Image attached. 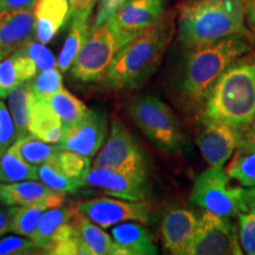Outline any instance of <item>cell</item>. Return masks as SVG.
Wrapping results in <instances>:
<instances>
[{
	"label": "cell",
	"mask_w": 255,
	"mask_h": 255,
	"mask_svg": "<svg viewBox=\"0 0 255 255\" xmlns=\"http://www.w3.org/2000/svg\"><path fill=\"white\" fill-rule=\"evenodd\" d=\"M199 122H213L245 132L255 120V47L221 73L196 113Z\"/></svg>",
	"instance_id": "2"
},
{
	"label": "cell",
	"mask_w": 255,
	"mask_h": 255,
	"mask_svg": "<svg viewBox=\"0 0 255 255\" xmlns=\"http://www.w3.org/2000/svg\"><path fill=\"white\" fill-rule=\"evenodd\" d=\"M239 145L252 149V150H255V120L253 121V123L247 128L246 131L244 132L241 142Z\"/></svg>",
	"instance_id": "43"
},
{
	"label": "cell",
	"mask_w": 255,
	"mask_h": 255,
	"mask_svg": "<svg viewBox=\"0 0 255 255\" xmlns=\"http://www.w3.org/2000/svg\"><path fill=\"white\" fill-rule=\"evenodd\" d=\"M34 32V7L0 12V62L20 49Z\"/></svg>",
	"instance_id": "16"
},
{
	"label": "cell",
	"mask_w": 255,
	"mask_h": 255,
	"mask_svg": "<svg viewBox=\"0 0 255 255\" xmlns=\"http://www.w3.org/2000/svg\"><path fill=\"white\" fill-rule=\"evenodd\" d=\"M37 70L34 60L21 49L2 59L0 62V100L7 98L14 88L30 82L37 75Z\"/></svg>",
	"instance_id": "21"
},
{
	"label": "cell",
	"mask_w": 255,
	"mask_h": 255,
	"mask_svg": "<svg viewBox=\"0 0 255 255\" xmlns=\"http://www.w3.org/2000/svg\"><path fill=\"white\" fill-rule=\"evenodd\" d=\"M69 0H38L34 5V36L41 44L55 38L69 20Z\"/></svg>",
	"instance_id": "19"
},
{
	"label": "cell",
	"mask_w": 255,
	"mask_h": 255,
	"mask_svg": "<svg viewBox=\"0 0 255 255\" xmlns=\"http://www.w3.org/2000/svg\"><path fill=\"white\" fill-rule=\"evenodd\" d=\"M11 146L25 162L36 167L55 159L60 150L58 145L41 141L32 133L19 137Z\"/></svg>",
	"instance_id": "25"
},
{
	"label": "cell",
	"mask_w": 255,
	"mask_h": 255,
	"mask_svg": "<svg viewBox=\"0 0 255 255\" xmlns=\"http://www.w3.org/2000/svg\"><path fill=\"white\" fill-rule=\"evenodd\" d=\"M196 143L210 167H221L229 161L240 144L244 132L225 124L199 122Z\"/></svg>",
	"instance_id": "14"
},
{
	"label": "cell",
	"mask_w": 255,
	"mask_h": 255,
	"mask_svg": "<svg viewBox=\"0 0 255 255\" xmlns=\"http://www.w3.org/2000/svg\"><path fill=\"white\" fill-rule=\"evenodd\" d=\"M17 206H6L0 202V238L6 233L12 232V222Z\"/></svg>",
	"instance_id": "40"
},
{
	"label": "cell",
	"mask_w": 255,
	"mask_h": 255,
	"mask_svg": "<svg viewBox=\"0 0 255 255\" xmlns=\"http://www.w3.org/2000/svg\"><path fill=\"white\" fill-rule=\"evenodd\" d=\"M56 163L64 174L77 180L84 187V180L91 169V158L71 150L60 149L56 157Z\"/></svg>",
	"instance_id": "32"
},
{
	"label": "cell",
	"mask_w": 255,
	"mask_h": 255,
	"mask_svg": "<svg viewBox=\"0 0 255 255\" xmlns=\"http://www.w3.org/2000/svg\"><path fill=\"white\" fill-rule=\"evenodd\" d=\"M84 187L97 188L108 195L129 201H145L150 193L148 173L91 168Z\"/></svg>",
	"instance_id": "12"
},
{
	"label": "cell",
	"mask_w": 255,
	"mask_h": 255,
	"mask_svg": "<svg viewBox=\"0 0 255 255\" xmlns=\"http://www.w3.org/2000/svg\"><path fill=\"white\" fill-rule=\"evenodd\" d=\"M227 175L241 187H255V150L239 145L227 165Z\"/></svg>",
	"instance_id": "28"
},
{
	"label": "cell",
	"mask_w": 255,
	"mask_h": 255,
	"mask_svg": "<svg viewBox=\"0 0 255 255\" xmlns=\"http://www.w3.org/2000/svg\"><path fill=\"white\" fill-rule=\"evenodd\" d=\"M17 139L15 127L11 114L6 109L4 102L0 100V157Z\"/></svg>",
	"instance_id": "36"
},
{
	"label": "cell",
	"mask_w": 255,
	"mask_h": 255,
	"mask_svg": "<svg viewBox=\"0 0 255 255\" xmlns=\"http://www.w3.org/2000/svg\"><path fill=\"white\" fill-rule=\"evenodd\" d=\"M167 0H127L107 24L123 46L152 26L165 13Z\"/></svg>",
	"instance_id": "11"
},
{
	"label": "cell",
	"mask_w": 255,
	"mask_h": 255,
	"mask_svg": "<svg viewBox=\"0 0 255 255\" xmlns=\"http://www.w3.org/2000/svg\"><path fill=\"white\" fill-rule=\"evenodd\" d=\"M71 222L75 227V235L79 245V254L115 255L113 238L100 226L78 212V209L71 219Z\"/></svg>",
	"instance_id": "20"
},
{
	"label": "cell",
	"mask_w": 255,
	"mask_h": 255,
	"mask_svg": "<svg viewBox=\"0 0 255 255\" xmlns=\"http://www.w3.org/2000/svg\"><path fill=\"white\" fill-rule=\"evenodd\" d=\"M58 206L62 205L58 202H55V201L28 206H17L13 222H12V232L18 235H21V237L30 238L32 233L34 232V229L37 228L39 220L44 213L47 209Z\"/></svg>",
	"instance_id": "29"
},
{
	"label": "cell",
	"mask_w": 255,
	"mask_h": 255,
	"mask_svg": "<svg viewBox=\"0 0 255 255\" xmlns=\"http://www.w3.org/2000/svg\"><path fill=\"white\" fill-rule=\"evenodd\" d=\"M126 1L127 0H100V1H98L97 12H96V17L94 20V27H98L104 23H107L108 19H109Z\"/></svg>",
	"instance_id": "38"
},
{
	"label": "cell",
	"mask_w": 255,
	"mask_h": 255,
	"mask_svg": "<svg viewBox=\"0 0 255 255\" xmlns=\"http://www.w3.org/2000/svg\"><path fill=\"white\" fill-rule=\"evenodd\" d=\"M8 111L13 120L17 138L27 135L28 121H30L32 102L34 98V92L32 90L31 83H23L14 88L7 96Z\"/></svg>",
	"instance_id": "24"
},
{
	"label": "cell",
	"mask_w": 255,
	"mask_h": 255,
	"mask_svg": "<svg viewBox=\"0 0 255 255\" xmlns=\"http://www.w3.org/2000/svg\"><path fill=\"white\" fill-rule=\"evenodd\" d=\"M122 47L123 44L107 23L92 27L71 65V75L82 82L100 81Z\"/></svg>",
	"instance_id": "7"
},
{
	"label": "cell",
	"mask_w": 255,
	"mask_h": 255,
	"mask_svg": "<svg viewBox=\"0 0 255 255\" xmlns=\"http://www.w3.org/2000/svg\"><path fill=\"white\" fill-rule=\"evenodd\" d=\"M239 242L241 250L248 255H255V213L248 212L239 214Z\"/></svg>",
	"instance_id": "34"
},
{
	"label": "cell",
	"mask_w": 255,
	"mask_h": 255,
	"mask_svg": "<svg viewBox=\"0 0 255 255\" xmlns=\"http://www.w3.org/2000/svg\"><path fill=\"white\" fill-rule=\"evenodd\" d=\"M240 33L253 34L245 19V0H188L181 7L177 40L184 47Z\"/></svg>",
	"instance_id": "4"
},
{
	"label": "cell",
	"mask_w": 255,
	"mask_h": 255,
	"mask_svg": "<svg viewBox=\"0 0 255 255\" xmlns=\"http://www.w3.org/2000/svg\"><path fill=\"white\" fill-rule=\"evenodd\" d=\"M128 113L159 150L173 154L182 149L186 139L182 127L163 101L151 95L139 96L128 107Z\"/></svg>",
	"instance_id": "5"
},
{
	"label": "cell",
	"mask_w": 255,
	"mask_h": 255,
	"mask_svg": "<svg viewBox=\"0 0 255 255\" xmlns=\"http://www.w3.org/2000/svg\"><path fill=\"white\" fill-rule=\"evenodd\" d=\"M105 136V115L97 110H89L77 122L63 127L62 138L57 145L63 150H71L91 158L103 145Z\"/></svg>",
	"instance_id": "13"
},
{
	"label": "cell",
	"mask_w": 255,
	"mask_h": 255,
	"mask_svg": "<svg viewBox=\"0 0 255 255\" xmlns=\"http://www.w3.org/2000/svg\"><path fill=\"white\" fill-rule=\"evenodd\" d=\"M244 254L238 228L229 218L203 210L197 215L195 237L187 255Z\"/></svg>",
	"instance_id": "8"
},
{
	"label": "cell",
	"mask_w": 255,
	"mask_h": 255,
	"mask_svg": "<svg viewBox=\"0 0 255 255\" xmlns=\"http://www.w3.org/2000/svg\"><path fill=\"white\" fill-rule=\"evenodd\" d=\"M246 203L248 210L255 213V187L246 190Z\"/></svg>",
	"instance_id": "44"
},
{
	"label": "cell",
	"mask_w": 255,
	"mask_h": 255,
	"mask_svg": "<svg viewBox=\"0 0 255 255\" xmlns=\"http://www.w3.org/2000/svg\"><path fill=\"white\" fill-rule=\"evenodd\" d=\"M38 0H0V12L34 7Z\"/></svg>",
	"instance_id": "41"
},
{
	"label": "cell",
	"mask_w": 255,
	"mask_h": 255,
	"mask_svg": "<svg viewBox=\"0 0 255 255\" xmlns=\"http://www.w3.org/2000/svg\"><path fill=\"white\" fill-rule=\"evenodd\" d=\"M39 180L38 168L25 162L12 146L0 157V183Z\"/></svg>",
	"instance_id": "27"
},
{
	"label": "cell",
	"mask_w": 255,
	"mask_h": 255,
	"mask_svg": "<svg viewBox=\"0 0 255 255\" xmlns=\"http://www.w3.org/2000/svg\"><path fill=\"white\" fill-rule=\"evenodd\" d=\"M37 168L39 180L57 193H76L79 188L83 187V184L79 181L73 180L60 170L56 163V158L38 165Z\"/></svg>",
	"instance_id": "31"
},
{
	"label": "cell",
	"mask_w": 255,
	"mask_h": 255,
	"mask_svg": "<svg viewBox=\"0 0 255 255\" xmlns=\"http://www.w3.org/2000/svg\"><path fill=\"white\" fill-rule=\"evenodd\" d=\"M94 167L148 173L142 146L128 128L117 119L111 122L110 135L101 151L96 155Z\"/></svg>",
	"instance_id": "9"
},
{
	"label": "cell",
	"mask_w": 255,
	"mask_h": 255,
	"mask_svg": "<svg viewBox=\"0 0 255 255\" xmlns=\"http://www.w3.org/2000/svg\"><path fill=\"white\" fill-rule=\"evenodd\" d=\"M49 201L63 205L64 196L38 180L0 183V202L6 206H28Z\"/></svg>",
	"instance_id": "18"
},
{
	"label": "cell",
	"mask_w": 255,
	"mask_h": 255,
	"mask_svg": "<svg viewBox=\"0 0 255 255\" xmlns=\"http://www.w3.org/2000/svg\"><path fill=\"white\" fill-rule=\"evenodd\" d=\"M20 49L34 60L37 69L39 71H47V70H51L57 66V60L53 57L52 52L45 46V44H41L39 41L36 43V41L28 40Z\"/></svg>",
	"instance_id": "35"
},
{
	"label": "cell",
	"mask_w": 255,
	"mask_h": 255,
	"mask_svg": "<svg viewBox=\"0 0 255 255\" xmlns=\"http://www.w3.org/2000/svg\"><path fill=\"white\" fill-rule=\"evenodd\" d=\"M245 19L248 30L255 36V0H245Z\"/></svg>",
	"instance_id": "42"
},
{
	"label": "cell",
	"mask_w": 255,
	"mask_h": 255,
	"mask_svg": "<svg viewBox=\"0 0 255 255\" xmlns=\"http://www.w3.org/2000/svg\"><path fill=\"white\" fill-rule=\"evenodd\" d=\"M28 132L41 141L57 144L62 138L63 123L50 103L34 95L32 102Z\"/></svg>",
	"instance_id": "22"
},
{
	"label": "cell",
	"mask_w": 255,
	"mask_h": 255,
	"mask_svg": "<svg viewBox=\"0 0 255 255\" xmlns=\"http://www.w3.org/2000/svg\"><path fill=\"white\" fill-rule=\"evenodd\" d=\"M39 248L28 238L7 237L0 240V255L34 254Z\"/></svg>",
	"instance_id": "37"
},
{
	"label": "cell",
	"mask_w": 255,
	"mask_h": 255,
	"mask_svg": "<svg viewBox=\"0 0 255 255\" xmlns=\"http://www.w3.org/2000/svg\"><path fill=\"white\" fill-rule=\"evenodd\" d=\"M97 0H69V19H89Z\"/></svg>",
	"instance_id": "39"
},
{
	"label": "cell",
	"mask_w": 255,
	"mask_h": 255,
	"mask_svg": "<svg viewBox=\"0 0 255 255\" xmlns=\"http://www.w3.org/2000/svg\"><path fill=\"white\" fill-rule=\"evenodd\" d=\"M47 102L52 107V109L55 110V113L58 115L63 123V127L77 122L90 110L81 100H78L76 96L70 94L64 88L57 91L55 95L51 96Z\"/></svg>",
	"instance_id": "30"
},
{
	"label": "cell",
	"mask_w": 255,
	"mask_h": 255,
	"mask_svg": "<svg viewBox=\"0 0 255 255\" xmlns=\"http://www.w3.org/2000/svg\"><path fill=\"white\" fill-rule=\"evenodd\" d=\"M34 95L43 100L49 101L52 95L63 88L62 71L53 68L47 71H40L30 81Z\"/></svg>",
	"instance_id": "33"
},
{
	"label": "cell",
	"mask_w": 255,
	"mask_h": 255,
	"mask_svg": "<svg viewBox=\"0 0 255 255\" xmlns=\"http://www.w3.org/2000/svg\"><path fill=\"white\" fill-rule=\"evenodd\" d=\"M115 255H155L158 253L150 232L142 223L127 221L111 231Z\"/></svg>",
	"instance_id": "17"
},
{
	"label": "cell",
	"mask_w": 255,
	"mask_h": 255,
	"mask_svg": "<svg viewBox=\"0 0 255 255\" xmlns=\"http://www.w3.org/2000/svg\"><path fill=\"white\" fill-rule=\"evenodd\" d=\"M229 180L231 178L223 165L208 168L194 181L190 203L229 219L248 212L246 189L244 187L231 186Z\"/></svg>",
	"instance_id": "6"
},
{
	"label": "cell",
	"mask_w": 255,
	"mask_h": 255,
	"mask_svg": "<svg viewBox=\"0 0 255 255\" xmlns=\"http://www.w3.org/2000/svg\"><path fill=\"white\" fill-rule=\"evenodd\" d=\"M174 33V14L164 13L116 53L103 77L107 87L130 91L144 85L161 64Z\"/></svg>",
	"instance_id": "3"
},
{
	"label": "cell",
	"mask_w": 255,
	"mask_h": 255,
	"mask_svg": "<svg viewBox=\"0 0 255 255\" xmlns=\"http://www.w3.org/2000/svg\"><path fill=\"white\" fill-rule=\"evenodd\" d=\"M77 209L103 229L127 221H136L144 225L151 221V207L146 201L102 196L79 203Z\"/></svg>",
	"instance_id": "10"
},
{
	"label": "cell",
	"mask_w": 255,
	"mask_h": 255,
	"mask_svg": "<svg viewBox=\"0 0 255 255\" xmlns=\"http://www.w3.org/2000/svg\"><path fill=\"white\" fill-rule=\"evenodd\" d=\"M76 213H77V207L72 206L62 205L47 209L40 218L37 228L28 239L36 245L37 248L46 253L51 238L55 234L57 228L62 223L70 221Z\"/></svg>",
	"instance_id": "23"
},
{
	"label": "cell",
	"mask_w": 255,
	"mask_h": 255,
	"mask_svg": "<svg viewBox=\"0 0 255 255\" xmlns=\"http://www.w3.org/2000/svg\"><path fill=\"white\" fill-rule=\"evenodd\" d=\"M197 215L186 208L170 209L161 222L163 246L170 254L187 255L195 237Z\"/></svg>",
	"instance_id": "15"
},
{
	"label": "cell",
	"mask_w": 255,
	"mask_h": 255,
	"mask_svg": "<svg viewBox=\"0 0 255 255\" xmlns=\"http://www.w3.org/2000/svg\"><path fill=\"white\" fill-rule=\"evenodd\" d=\"M90 28H89V19L76 18L71 20L69 33L66 36L65 43L60 50L57 58V68L62 72L68 71L75 62L79 50L87 39Z\"/></svg>",
	"instance_id": "26"
},
{
	"label": "cell",
	"mask_w": 255,
	"mask_h": 255,
	"mask_svg": "<svg viewBox=\"0 0 255 255\" xmlns=\"http://www.w3.org/2000/svg\"><path fill=\"white\" fill-rule=\"evenodd\" d=\"M254 47V34L242 33L186 47L174 78L177 103L188 114L196 115L209 90L229 64Z\"/></svg>",
	"instance_id": "1"
}]
</instances>
